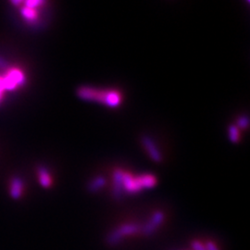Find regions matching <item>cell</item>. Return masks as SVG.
Segmentation results:
<instances>
[{"instance_id":"14","label":"cell","mask_w":250,"mask_h":250,"mask_svg":"<svg viewBox=\"0 0 250 250\" xmlns=\"http://www.w3.org/2000/svg\"><path fill=\"white\" fill-rule=\"evenodd\" d=\"M206 250H220L218 247L216 246L214 242L208 241L205 245Z\"/></svg>"},{"instance_id":"12","label":"cell","mask_w":250,"mask_h":250,"mask_svg":"<svg viewBox=\"0 0 250 250\" xmlns=\"http://www.w3.org/2000/svg\"><path fill=\"white\" fill-rule=\"evenodd\" d=\"M192 248H193V250H207L205 245H203L201 242L197 241V240H194L192 242Z\"/></svg>"},{"instance_id":"11","label":"cell","mask_w":250,"mask_h":250,"mask_svg":"<svg viewBox=\"0 0 250 250\" xmlns=\"http://www.w3.org/2000/svg\"><path fill=\"white\" fill-rule=\"evenodd\" d=\"M229 138L233 143L238 142V140H239V132H238V129H237L236 126H234V125L230 126V128H229Z\"/></svg>"},{"instance_id":"13","label":"cell","mask_w":250,"mask_h":250,"mask_svg":"<svg viewBox=\"0 0 250 250\" xmlns=\"http://www.w3.org/2000/svg\"><path fill=\"white\" fill-rule=\"evenodd\" d=\"M238 125L241 128H247L249 126V120H248V118H245V117L240 118L239 121H238Z\"/></svg>"},{"instance_id":"3","label":"cell","mask_w":250,"mask_h":250,"mask_svg":"<svg viewBox=\"0 0 250 250\" xmlns=\"http://www.w3.org/2000/svg\"><path fill=\"white\" fill-rule=\"evenodd\" d=\"M78 94H79V97L83 99L99 101L108 107L119 106L123 99L122 95L119 92H117L116 90L99 91V90L91 89L89 87H85V88H81Z\"/></svg>"},{"instance_id":"4","label":"cell","mask_w":250,"mask_h":250,"mask_svg":"<svg viewBox=\"0 0 250 250\" xmlns=\"http://www.w3.org/2000/svg\"><path fill=\"white\" fill-rule=\"evenodd\" d=\"M140 230H141V228H140L139 224H123L108 234L107 238V243L110 246H115L123 241L125 237L133 235L136 232H139Z\"/></svg>"},{"instance_id":"6","label":"cell","mask_w":250,"mask_h":250,"mask_svg":"<svg viewBox=\"0 0 250 250\" xmlns=\"http://www.w3.org/2000/svg\"><path fill=\"white\" fill-rule=\"evenodd\" d=\"M142 145L152 161H155V162H161L162 161V155H161V151L151 138H149L148 136L143 137Z\"/></svg>"},{"instance_id":"2","label":"cell","mask_w":250,"mask_h":250,"mask_svg":"<svg viewBox=\"0 0 250 250\" xmlns=\"http://www.w3.org/2000/svg\"><path fill=\"white\" fill-rule=\"evenodd\" d=\"M157 184V178L153 174H141L134 176L131 172L123 173V190L124 193L130 195L138 194L145 189L153 188Z\"/></svg>"},{"instance_id":"10","label":"cell","mask_w":250,"mask_h":250,"mask_svg":"<svg viewBox=\"0 0 250 250\" xmlns=\"http://www.w3.org/2000/svg\"><path fill=\"white\" fill-rule=\"evenodd\" d=\"M23 190V185L21 180L18 178H14L11 181L10 184V194L14 198H19L21 196Z\"/></svg>"},{"instance_id":"9","label":"cell","mask_w":250,"mask_h":250,"mask_svg":"<svg viewBox=\"0 0 250 250\" xmlns=\"http://www.w3.org/2000/svg\"><path fill=\"white\" fill-rule=\"evenodd\" d=\"M107 184V180L104 176H98L93 179L88 184V190L91 193H97L104 188Z\"/></svg>"},{"instance_id":"1","label":"cell","mask_w":250,"mask_h":250,"mask_svg":"<svg viewBox=\"0 0 250 250\" xmlns=\"http://www.w3.org/2000/svg\"><path fill=\"white\" fill-rule=\"evenodd\" d=\"M26 83V74L20 67L6 64L4 71L0 72V104L6 99L7 93L21 89Z\"/></svg>"},{"instance_id":"8","label":"cell","mask_w":250,"mask_h":250,"mask_svg":"<svg viewBox=\"0 0 250 250\" xmlns=\"http://www.w3.org/2000/svg\"><path fill=\"white\" fill-rule=\"evenodd\" d=\"M37 173L39 182L42 187L47 188L52 185V177L48 170L45 169V167H39L37 170Z\"/></svg>"},{"instance_id":"5","label":"cell","mask_w":250,"mask_h":250,"mask_svg":"<svg viewBox=\"0 0 250 250\" xmlns=\"http://www.w3.org/2000/svg\"><path fill=\"white\" fill-rule=\"evenodd\" d=\"M165 216L163 214L162 211H156L154 214L152 215L150 220L147 222V224L144 225L141 228V232H143L144 235L149 236L153 234L154 232L157 231L158 228H160L163 221H164Z\"/></svg>"},{"instance_id":"7","label":"cell","mask_w":250,"mask_h":250,"mask_svg":"<svg viewBox=\"0 0 250 250\" xmlns=\"http://www.w3.org/2000/svg\"><path fill=\"white\" fill-rule=\"evenodd\" d=\"M123 173L124 170L121 169H117L113 172V188H112V192H113V196L116 198H120L123 197L124 195V190H123Z\"/></svg>"}]
</instances>
